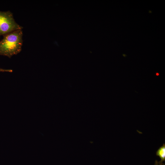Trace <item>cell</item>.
<instances>
[{"label":"cell","instance_id":"obj_4","mask_svg":"<svg viewBox=\"0 0 165 165\" xmlns=\"http://www.w3.org/2000/svg\"><path fill=\"white\" fill-rule=\"evenodd\" d=\"M13 70L12 69H4L0 68V72H13Z\"/></svg>","mask_w":165,"mask_h":165},{"label":"cell","instance_id":"obj_2","mask_svg":"<svg viewBox=\"0 0 165 165\" xmlns=\"http://www.w3.org/2000/svg\"><path fill=\"white\" fill-rule=\"evenodd\" d=\"M23 28L16 22L13 13L10 11H0V36Z\"/></svg>","mask_w":165,"mask_h":165},{"label":"cell","instance_id":"obj_5","mask_svg":"<svg viewBox=\"0 0 165 165\" xmlns=\"http://www.w3.org/2000/svg\"><path fill=\"white\" fill-rule=\"evenodd\" d=\"M154 165H165V164L160 161H158L157 160H156Z\"/></svg>","mask_w":165,"mask_h":165},{"label":"cell","instance_id":"obj_3","mask_svg":"<svg viewBox=\"0 0 165 165\" xmlns=\"http://www.w3.org/2000/svg\"><path fill=\"white\" fill-rule=\"evenodd\" d=\"M156 155L159 156L161 159V162L165 161V145L163 144V145L160 147L156 152Z\"/></svg>","mask_w":165,"mask_h":165},{"label":"cell","instance_id":"obj_1","mask_svg":"<svg viewBox=\"0 0 165 165\" xmlns=\"http://www.w3.org/2000/svg\"><path fill=\"white\" fill-rule=\"evenodd\" d=\"M22 29L16 30L3 36L0 41V55L10 58L19 53L23 45Z\"/></svg>","mask_w":165,"mask_h":165}]
</instances>
